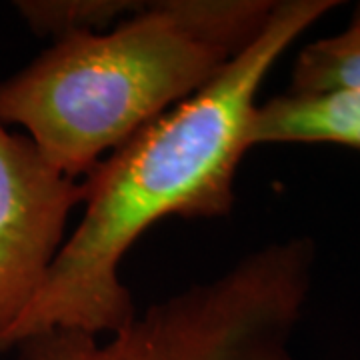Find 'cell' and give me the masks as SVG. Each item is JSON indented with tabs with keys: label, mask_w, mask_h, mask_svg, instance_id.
<instances>
[{
	"label": "cell",
	"mask_w": 360,
	"mask_h": 360,
	"mask_svg": "<svg viewBox=\"0 0 360 360\" xmlns=\"http://www.w3.org/2000/svg\"><path fill=\"white\" fill-rule=\"evenodd\" d=\"M316 246L292 236L246 255L101 336L51 330L20 342L18 360H295L288 342L309 302Z\"/></svg>",
	"instance_id": "obj_3"
},
{
	"label": "cell",
	"mask_w": 360,
	"mask_h": 360,
	"mask_svg": "<svg viewBox=\"0 0 360 360\" xmlns=\"http://www.w3.org/2000/svg\"><path fill=\"white\" fill-rule=\"evenodd\" d=\"M276 0L144 2L103 32H78L0 82V120L22 127L72 179L206 89L260 37Z\"/></svg>",
	"instance_id": "obj_2"
},
{
	"label": "cell",
	"mask_w": 360,
	"mask_h": 360,
	"mask_svg": "<svg viewBox=\"0 0 360 360\" xmlns=\"http://www.w3.org/2000/svg\"><path fill=\"white\" fill-rule=\"evenodd\" d=\"M360 90V4L345 30L314 40L296 54L286 92Z\"/></svg>",
	"instance_id": "obj_6"
},
{
	"label": "cell",
	"mask_w": 360,
	"mask_h": 360,
	"mask_svg": "<svg viewBox=\"0 0 360 360\" xmlns=\"http://www.w3.org/2000/svg\"><path fill=\"white\" fill-rule=\"evenodd\" d=\"M338 4L276 0L260 37L219 78L90 170L84 214L16 324L11 348L51 330L116 335L139 314L120 278L127 252L160 220L231 214L258 90L284 52Z\"/></svg>",
	"instance_id": "obj_1"
},
{
	"label": "cell",
	"mask_w": 360,
	"mask_h": 360,
	"mask_svg": "<svg viewBox=\"0 0 360 360\" xmlns=\"http://www.w3.org/2000/svg\"><path fill=\"white\" fill-rule=\"evenodd\" d=\"M142 4L130 0H22L14 6L32 32L60 40L78 32L108 30L139 13Z\"/></svg>",
	"instance_id": "obj_7"
},
{
	"label": "cell",
	"mask_w": 360,
	"mask_h": 360,
	"mask_svg": "<svg viewBox=\"0 0 360 360\" xmlns=\"http://www.w3.org/2000/svg\"><path fill=\"white\" fill-rule=\"evenodd\" d=\"M84 198V179L65 174L0 120V350H11L16 324L65 246L68 217Z\"/></svg>",
	"instance_id": "obj_4"
},
{
	"label": "cell",
	"mask_w": 360,
	"mask_h": 360,
	"mask_svg": "<svg viewBox=\"0 0 360 360\" xmlns=\"http://www.w3.org/2000/svg\"><path fill=\"white\" fill-rule=\"evenodd\" d=\"M250 150L262 144H336L360 150V90L283 92L258 104Z\"/></svg>",
	"instance_id": "obj_5"
}]
</instances>
